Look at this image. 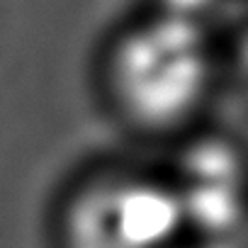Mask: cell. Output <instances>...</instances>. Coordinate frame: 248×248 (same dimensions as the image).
Returning a JSON list of instances; mask_svg holds the SVG:
<instances>
[{"instance_id": "cell-1", "label": "cell", "mask_w": 248, "mask_h": 248, "mask_svg": "<svg viewBox=\"0 0 248 248\" xmlns=\"http://www.w3.org/2000/svg\"><path fill=\"white\" fill-rule=\"evenodd\" d=\"M209 51L200 25L158 15L127 32L109 59L119 109L144 129L190 119L209 88Z\"/></svg>"}, {"instance_id": "cell-3", "label": "cell", "mask_w": 248, "mask_h": 248, "mask_svg": "<svg viewBox=\"0 0 248 248\" xmlns=\"http://www.w3.org/2000/svg\"><path fill=\"white\" fill-rule=\"evenodd\" d=\"M214 0H161L163 5V15L175 17V20H185V22H197V17L212 8Z\"/></svg>"}, {"instance_id": "cell-2", "label": "cell", "mask_w": 248, "mask_h": 248, "mask_svg": "<svg viewBox=\"0 0 248 248\" xmlns=\"http://www.w3.org/2000/svg\"><path fill=\"white\" fill-rule=\"evenodd\" d=\"M183 195L134 175L83 187L63 214L66 248H168L185 224Z\"/></svg>"}]
</instances>
